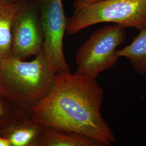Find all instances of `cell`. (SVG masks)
<instances>
[{"mask_svg":"<svg viewBox=\"0 0 146 146\" xmlns=\"http://www.w3.org/2000/svg\"><path fill=\"white\" fill-rule=\"evenodd\" d=\"M104 97V89L96 80L58 73L49 92L28 114L41 125L87 136L102 146H111L115 135L100 111Z\"/></svg>","mask_w":146,"mask_h":146,"instance_id":"1","label":"cell"},{"mask_svg":"<svg viewBox=\"0 0 146 146\" xmlns=\"http://www.w3.org/2000/svg\"><path fill=\"white\" fill-rule=\"evenodd\" d=\"M55 75L42 49L31 61L10 56L0 60V94L28 113L49 92Z\"/></svg>","mask_w":146,"mask_h":146,"instance_id":"2","label":"cell"},{"mask_svg":"<svg viewBox=\"0 0 146 146\" xmlns=\"http://www.w3.org/2000/svg\"><path fill=\"white\" fill-rule=\"evenodd\" d=\"M113 22L127 28L146 29V0H100L75 9L66 32L73 35L94 25Z\"/></svg>","mask_w":146,"mask_h":146,"instance_id":"3","label":"cell"},{"mask_svg":"<svg viewBox=\"0 0 146 146\" xmlns=\"http://www.w3.org/2000/svg\"><path fill=\"white\" fill-rule=\"evenodd\" d=\"M125 29L115 24L93 32L76 53L74 74L96 80L101 72L113 67L119 58L115 51L127 39Z\"/></svg>","mask_w":146,"mask_h":146,"instance_id":"4","label":"cell"},{"mask_svg":"<svg viewBox=\"0 0 146 146\" xmlns=\"http://www.w3.org/2000/svg\"><path fill=\"white\" fill-rule=\"evenodd\" d=\"M43 33L42 50L52 71L70 73L63 49L67 19L62 0H37Z\"/></svg>","mask_w":146,"mask_h":146,"instance_id":"5","label":"cell"},{"mask_svg":"<svg viewBox=\"0 0 146 146\" xmlns=\"http://www.w3.org/2000/svg\"><path fill=\"white\" fill-rule=\"evenodd\" d=\"M11 56L25 60L42 50L43 33L37 0L22 4L11 26Z\"/></svg>","mask_w":146,"mask_h":146,"instance_id":"6","label":"cell"},{"mask_svg":"<svg viewBox=\"0 0 146 146\" xmlns=\"http://www.w3.org/2000/svg\"><path fill=\"white\" fill-rule=\"evenodd\" d=\"M35 146H102L94 139L75 132L43 125Z\"/></svg>","mask_w":146,"mask_h":146,"instance_id":"7","label":"cell"},{"mask_svg":"<svg viewBox=\"0 0 146 146\" xmlns=\"http://www.w3.org/2000/svg\"><path fill=\"white\" fill-rule=\"evenodd\" d=\"M43 125L28 116L20 122L8 125L0 131V134L9 140L11 146H35Z\"/></svg>","mask_w":146,"mask_h":146,"instance_id":"8","label":"cell"},{"mask_svg":"<svg viewBox=\"0 0 146 146\" xmlns=\"http://www.w3.org/2000/svg\"><path fill=\"white\" fill-rule=\"evenodd\" d=\"M115 55L118 58H127L137 74L146 75V29L140 31L130 44L116 49Z\"/></svg>","mask_w":146,"mask_h":146,"instance_id":"9","label":"cell"},{"mask_svg":"<svg viewBox=\"0 0 146 146\" xmlns=\"http://www.w3.org/2000/svg\"><path fill=\"white\" fill-rule=\"evenodd\" d=\"M22 5L0 2V60L11 55L12 23Z\"/></svg>","mask_w":146,"mask_h":146,"instance_id":"10","label":"cell"},{"mask_svg":"<svg viewBox=\"0 0 146 146\" xmlns=\"http://www.w3.org/2000/svg\"><path fill=\"white\" fill-rule=\"evenodd\" d=\"M28 116L27 112L15 107L0 94V131L21 122Z\"/></svg>","mask_w":146,"mask_h":146,"instance_id":"11","label":"cell"},{"mask_svg":"<svg viewBox=\"0 0 146 146\" xmlns=\"http://www.w3.org/2000/svg\"><path fill=\"white\" fill-rule=\"evenodd\" d=\"M98 1L100 0H75L73 3V6L75 9H76Z\"/></svg>","mask_w":146,"mask_h":146,"instance_id":"12","label":"cell"},{"mask_svg":"<svg viewBox=\"0 0 146 146\" xmlns=\"http://www.w3.org/2000/svg\"><path fill=\"white\" fill-rule=\"evenodd\" d=\"M32 0H0V2L13 4H24Z\"/></svg>","mask_w":146,"mask_h":146,"instance_id":"13","label":"cell"},{"mask_svg":"<svg viewBox=\"0 0 146 146\" xmlns=\"http://www.w3.org/2000/svg\"><path fill=\"white\" fill-rule=\"evenodd\" d=\"M0 146H11L10 141L0 134Z\"/></svg>","mask_w":146,"mask_h":146,"instance_id":"14","label":"cell"}]
</instances>
